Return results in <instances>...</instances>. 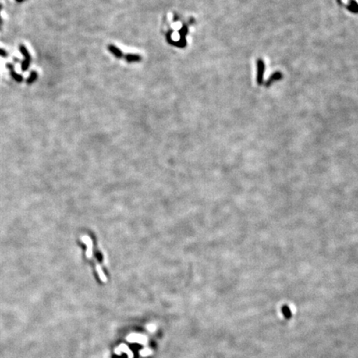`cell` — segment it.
<instances>
[{
  "instance_id": "1",
  "label": "cell",
  "mask_w": 358,
  "mask_h": 358,
  "mask_svg": "<svg viewBox=\"0 0 358 358\" xmlns=\"http://www.w3.org/2000/svg\"><path fill=\"white\" fill-rule=\"evenodd\" d=\"M19 51H21V53L23 54L24 56V61L22 62V71H26L28 69L30 66V62H31V56H30L29 52L25 46L23 45H20L19 46Z\"/></svg>"
},
{
  "instance_id": "2",
  "label": "cell",
  "mask_w": 358,
  "mask_h": 358,
  "mask_svg": "<svg viewBox=\"0 0 358 358\" xmlns=\"http://www.w3.org/2000/svg\"><path fill=\"white\" fill-rule=\"evenodd\" d=\"M6 66H7V68L9 69V71H10V75H11V76L13 78V80H16L17 82H22V81H23V77L21 75L17 74V73H16V71H14V67H13V66H12V64L9 63V64H7Z\"/></svg>"
},
{
  "instance_id": "3",
  "label": "cell",
  "mask_w": 358,
  "mask_h": 358,
  "mask_svg": "<svg viewBox=\"0 0 358 358\" xmlns=\"http://www.w3.org/2000/svg\"><path fill=\"white\" fill-rule=\"evenodd\" d=\"M281 312L283 315H284V317H285V319L289 320L293 317V314L291 312V309H290L289 307L287 304H284L282 306Z\"/></svg>"
},
{
  "instance_id": "8",
  "label": "cell",
  "mask_w": 358,
  "mask_h": 358,
  "mask_svg": "<svg viewBox=\"0 0 358 358\" xmlns=\"http://www.w3.org/2000/svg\"><path fill=\"white\" fill-rule=\"evenodd\" d=\"M134 358H138V357H137V356H135V357H134Z\"/></svg>"
},
{
  "instance_id": "6",
  "label": "cell",
  "mask_w": 358,
  "mask_h": 358,
  "mask_svg": "<svg viewBox=\"0 0 358 358\" xmlns=\"http://www.w3.org/2000/svg\"><path fill=\"white\" fill-rule=\"evenodd\" d=\"M2 8H3V6H2V4L0 3V11H1ZM2 23V20H1V17H0V23Z\"/></svg>"
},
{
  "instance_id": "4",
  "label": "cell",
  "mask_w": 358,
  "mask_h": 358,
  "mask_svg": "<svg viewBox=\"0 0 358 358\" xmlns=\"http://www.w3.org/2000/svg\"><path fill=\"white\" fill-rule=\"evenodd\" d=\"M37 73L36 71H33L32 72H31V73H30L29 77H28V78L27 79L26 82H27V84L30 85V84H32V83L34 82V81L37 80Z\"/></svg>"
},
{
  "instance_id": "7",
  "label": "cell",
  "mask_w": 358,
  "mask_h": 358,
  "mask_svg": "<svg viewBox=\"0 0 358 358\" xmlns=\"http://www.w3.org/2000/svg\"><path fill=\"white\" fill-rule=\"evenodd\" d=\"M16 1H17L18 3H22V2H23V0H16Z\"/></svg>"
},
{
  "instance_id": "5",
  "label": "cell",
  "mask_w": 358,
  "mask_h": 358,
  "mask_svg": "<svg viewBox=\"0 0 358 358\" xmlns=\"http://www.w3.org/2000/svg\"><path fill=\"white\" fill-rule=\"evenodd\" d=\"M0 56H3V57H6L8 56V53H7L6 51H4L3 49L0 48Z\"/></svg>"
}]
</instances>
